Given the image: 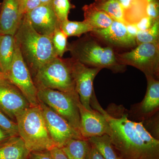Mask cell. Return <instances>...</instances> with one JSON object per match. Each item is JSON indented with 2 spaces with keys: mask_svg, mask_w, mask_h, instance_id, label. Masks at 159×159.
Masks as SVG:
<instances>
[{
  "mask_svg": "<svg viewBox=\"0 0 159 159\" xmlns=\"http://www.w3.org/2000/svg\"><path fill=\"white\" fill-rule=\"evenodd\" d=\"M91 107L101 113L110 127V137L119 159H159V141L154 138L142 122L132 121L128 115L115 113L102 108L93 94Z\"/></svg>",
  "mask_w": 159,
  "mask_h": 159,
  "instance_id": "6da1fadb",
  "label": "cell"
},
{
  "mask_svg": "<svg viewBox=\"0 0 159 159\" xmlns=\"http://www.w3.org/2000/svg\"><path fill=\"white\" fill-rule=\"evenodd\" d=\"M14 37L29 70L31 69L35 73L43 66L58 57L51 37L38 33L25 16Z\"/></svg>",
  "mask_w": 159,
  "mask_h": 159,
  "instance_id": "7a4b0ae2",
  "label": "cell"
},
{
  "mask_svg": "<svg viewBox=\"0 0 159 159\" xmlns=\"http://www.w3.org/2000/svg\"><path fill=\"white\" fill-rule=\"evenodd\" d=\"M19 136L31 152L49 150L55 146L39 105L30 106L15 117Z\"/></svg>",
  "mask_w": 159,
  "mask_h": 159,
  "instance_id": "3957f363",
  "label": "cell"
},
{
  "mask_svg": "<svg viewBox=\"0 0 159 159\" xmlns=\"http://www.w3.org/2000/svg\"><path fill=\"white\" fill-rule=\"evenodd\" d=\"M35 82L38 89H51L77 93L70 62L60 57H55L39 69L35 73Z\"/></svg>",
  "mask_w": 159,
  "mask_h": 159,
  "instance_id": "277c9868",
  "label": "cell"
},
{
  "mask_svg": "<svg viewBox=\"0 0 159 159\" xmlns=\"http://www.w3.org/2000/svg\"><path fill=\"white\" fill-rule=\"evenodd\" d=\"M37 97L39 101L44 103L64 118L80 134L78 94L51 89H38Z\"/></svg>",
  "mask_w": 159,
  "mask_h": 159,
  "instance_id": "5b68a950",
  "label": "cell"
},
{
  "mask_svg": "<svg viewBox=\"0 0 159 159\" xmlns=\"http://www.w3.org/2000/svg\"><path fill=\"white\" fill-rule=\"evenodd\" d=\"M74 60L94 67L115 68L117 59L112 49L102 47L94 41L79 42L70 48Z\"/></svg>",
  "mask_w": 159,
  "mask_h": 159,
  "instance_id": "8992f818",
  "label": "cell"
},
{
  "mask_svg": "<svg viewBox=\"0 0 159 159\" xmlns=\"http://www.w3.org/2000/svg\"><path fill=\"white\" fill-rule=\"evenodd\" d=\"M6 79L20 91L31 106L39 105L38 89L16 43L14 57Z\"/></svg>",
  "mask_w": 159,
  "mask_h": 159,
  "instance_id": "52a82bcc",
  "label": "cell"
},
{
  "mask_svg": "<svg viewBox=\"0 0 159 159\" xmlns=\"http://www.w3.org/2000/svg\"><path fill=\"white\" fill-rule=\"evenodd\" d=\"M124 63L139 69L145 75L154 77L159 70L158 43H142L129 52L119 55Z\"/></svg>",
  "mask_w": 159,
  "mask_h": 159,
  "instance_id": "ba28073f",
  "label": "cell"
},
{
  "mask_svg": "<svg viewBox=\"0 0 159 159\" xmlns=\"http://www.w3.org/2000/svg\"><path fill=\"white\" fill-rule=\"evenodd\" d=\"M46 126L55 146L61 148L72 139H83L64 118L39 101Z\"/></svg>",
  "mask_w": 159,
  "mask_h": 159,
  "instance_id": "9c48e42d",
  "label": "cell"
},
{
  "mask_svg": "<svg viewBox=\"0 0 159 159\" xmlns=\"http://www.w3.org/2000/svg\"><path fill=\"white\" fill-rule=\"evenodd\" d=\"M75 89L82 105L89 110L91 107V98L94 93L93 81L101 68L89 67L77 61H70Z\"/></svg>",
  "mask_w": 159,
  "mask_h": 159,
  "instance_id": "30bf717a",
  "label": "cell"
},
{
  "mask_svg": "<svg viewBox=\"0 0 159 159\" xmlns=\"http://www.w3.org/2000/svg\"><path fill=\"white\" fill-rule=\"evenodd\" d=\"M78 107L80 116V131L83 139L87 140L92 137L109 135V124L102 114L96 110L87 109L80 101Z\"/></svg>",
  "mask_w": 159,
  "mask_h": 159,
  "instance_id": "8fae6325",
  "label": "cell"
},
{
  "mask_svg": "<svg viewBox=\"0 0 159 159\" xmlns=\"http://www.w3.org/2000/svg\"><path fill=\"white\" fill-rule=\"evenodd\" d=\"M31 106L24 95L8 80L0 82V110L11 119Z\"/></svg>",
  "mask_w": 159,
  "mask_h": 159,
  "instance_id": "7c38bea8",
  "label": "cell"
},
{
  "mask_svg": "<svg viewBox=\"0 0 159 159\" xmlns=\"http://www.w3.org/2000/svg\"><path fill=\"white\" fill-rule=\"evenodd\" d=\"M24 16L33 29L42 35L52 37L54 31L60 27V23L52 5H41Z\"/></svg>",
  "mask_w": 159,
  "mask_h": 159,
  "instance_id": "4fadbf2b",
  "label": "cell"
},
{
  "mask_svg": "<svg viewBox=\"0 0 159 159\" xmlns=\"http://www.w3.org/2000/svg\"><path fill=\"white\" fill-rule=\"evenodd\" d=\"M21 0H3L0 13V34H15L23 16L20 11Z\"/></svg>",
  "mask_w": 159,
  "mask_h": 159,
  "instance_id": "5bb4252c",
  "label": "cell"
},
{
  "mask_svg": "<svg viewBox=\"0 0 159 159\" xmlns=\"http://www.w3.org/2000/svg\"><path fill=\"white\" fill-rule=\"evenodd\" d=\"M93 31L104 40L117 47H131L136 44V39L129 34L125 24L117 21L113 20L106 29Z\"/></svg>",
  "mask_w": 159,
  "mask_h": 159,
  "instance_id": "9a60e30c",
  "label": "cell"
},
{
  "mask_svg": "<svg viewBox=\"0 0 159 159\" xmlns=\"http://www.w3.org/2000/svg\"><path fill=\"white\" fill-rule=\"evenodd\" d=\"M147 88L145 97L139 106V111L143 116L150 117L159 108V82L149 75H146Z\"/></svg>",
  "mask_w": 159,
  "mask_h": 159,
  "instance_id": "2e32d148",
  "label": "cell"
},
{
  "mask_svg": "<svg viewBox=\"0 0 159 159\" xmlns=\"http://www.w3.org/2000/svg\"><path fill=\"white\" fill-rule=\"evenodd\" d=\"M30 152L19 136L10 137L0 145V159H29Z\"/></svg>",
  "mask_w": 159,
  "mask_h": 159,
  "instance_id": "e0dca14e",
  "label": "cell"
},
{
  "mask_svg": "<svg viewBox=\"0 0 159 159\" xmlns=\"http://www.w3.org/2000/svg\"><path fill=\"white\" fill-rule=\"evenodd\" d=\"M16 49L14 36L3 34L0 41V70L6 77L10 70Z\"/></svg>",
  "mask_w": 159,
  "mask_h": 159,
  "instance_id": "ac0fdd59",
  "label": "cell"
},
{
  "mask_svg": "<svg viewBox=\"0 0 159 159\" xmlns=\"http://www.w3.org/2000/svg\"><path fill=\"white\" fill-rule=\"evenodd\" d=\"M84 20L94 30L106 29L114 20L105 11L97 9L94 4L86 5L83 8Z\"/></svg>",
  "mask_w": 159,
  "mask_h": 159,
  "instance_id": "d6986e66",
  "label": "cell"
},
{
  "mask_svg": "<svg viewBox=\"0 0 159 159\" xmlns=\"http://www.w3.org/2000/svg\"><path fill=\"white\" fill-rule=\"evenodd\" d=\"M89 143L84 139H72L61 147L68 159H86Z\"/></svg>",
  "mask_w": 159,
  "mask_h": 159,
  "instance_id": "ffe728a7",
  "label": "cell"
},
{
  "mask_svg": "<svg viewBox=\"0 0 159 159\" xmlns=\"http://www.w3.org/2000/svg\"><path fill=\"white\" fill-rule=\"evenodd\" d=\"M96 7L105 11L114 20L128 24L125 20V10L121 3L116 0H97L93 3Z\"/></svg>",
  "mask_w": 159,
  "mask_h": 159,
  "instance_id": "44dd1931",
  "label": "cell"
},
{
  "mask_svg": "<svg viewBox=\"0 0 159 159\" xmlns=\"http://www.w3.org/2000/svg\"><path fill=\"white\" fill-rule=\"evenodd\" d=\"M105 159H119L108 134L92 137L87 139Z\"/></svg>",
  "mask_w": 159,
  "mask_h": 159,
  "instance_id": "7402d4cb",
  "label": "cell"
},
{
  "mask_svg": "<svg viewBox=\"0 0 159 159\" xmlns=\"http://www.w3.org/2000/svg\"><path fill=\"white\" fill-rule=\"evenodd\" d=\"M60 28L67 37L79 36L89 31H93V29L84 20L72 21L67 20L60 23Z\"/></svg>",
  "mask_w": 159,
  "mask_h": 159,
  "instance_id": "603a6c76",
  "label": "cell"
},
{
  "mask_svg": "<svg viewBox=\"0 0 159 159\" xmlns=\"http://www.w3.org/2000/svg\"><path fill=\"white\" fill-rule=\"evenodd\" d=\"M159 34V19L155 21L151 28L144 31H139L136 38L138 45L142 43H158Z\"/></svg>",
  "mask_w": 159,
  "mask_h": 159,
  "instance_id": "cb8c5ba5",
  "label": "cell"
},
{
  "mask_svg": "<svg viewBox=\"0 0 159 159\" xmlns=\"http://www.w3.org/2000/svg\"><path fill=\"white\" fill-rule=\"evenodd\" d=\"M67 37L60 27L54 31L51 37V40L57 57L61 58L64 54L68 50Z\"/></svg>",
  "mask_w": 159,
  "mask_h": 159,
  "instance_id": "d4e9b609",
  "label": "cell"
},
{
  "mask_svg": "<svg viewBox=\"0 0 159 159\" xmlns=\"http://www.w3.org/2000/svg\"><path fill=\"white\" fill-rule=\"evenodd\" d=\"M52 6L60 23L68 20L69 13L72 8L70 0H54Z\"/></svg>",
  "mask_w": 159,
  "mask_h": 159,
  "instance_id": "484cf974",
  "label": "cell"
},
{
  "mask_svg": "<svg viewBox=\"0 0 159 159\" xmlns=\"http://www.w3.org/2000/svg\"><path fill=\"white\" fill-rule=\"evenodd\" d=\"M0 127L4 129L10 137L19 136L16 122H15L0 110Z\"/></svg>",
  "mask_w": 159,
  "mask_h": 159,
  "instance_id": "4316f807",
  "label": "cell"
},
{
  "mask_svg": "<svg viewBox=\"0 0 159 159\" xmlns=\"http://www.w3.org/2000/svg\"><path fill=\"white\" fill-rule=\"evenodd\" d=\"M41 5L40 0H21V13L24 16Z\"/></svg>",
  "mask_w": 159,
  "mask_h": 159,
  "instance_id": "83f0119b",
  "label": "cell"
},
{
  "mask_svg": "<svg viewBox=\"0 0 159 159\" xmlns=\"http://www.w3.org/2000/svg\"><path fill=\"white\" fill-rule=\"evenodd\" d=\"M159 3L157 1L149 2L146 6V15L154 20L158 19L159 15Z\"/></svg>",
  "mask_w": 159,
  "mask_h": 159,
  "instance_id": "f1b7e54d",
  "label": "cell"
},
{
  "mask_svg": "<svg viewBox=\"0 0 159 159\" xmlns=\"http://www.w3.org/2000/svg\"><path fill=\"white\" fill-rule=\"evenodd\" d=\"M155 20L145 15L135 23L139 31H144L151 28Z\"/></svg>",
  "mask_w": 159,
  "mask_h": 159,
  "instance_id": "f546056e",
  "label": "cell"
},
{
  "mask_svg": "<svg viewBox=\"0 0 159 159\" xmlns=\"http://www.w3.org/2000/svg\"><path fill=\"white\" fill-rule=\"evenodd\" d=\"M30 159H54L49 150L31 152H30Z\"/></svg>",
  "mask_w": 159,
  "mask_h": 159,
  "instance_id": "4dcf8cb0",
  "label": "cell"
},
{
  "mask_svg": "<svg viewBox=\"0 0 159 159\" xmlns=\"http://www.w3.org/2000/svg\"><path fill=\"white\" fill-rule=\"evenodd\" d=\"M54 159H68L62 149L54 146L49 150Z\"/></svg>",
  "mask_w": 159,
  "mask_h": 159,
  "instance_id": "1f68e13d",
  "label": "cell"
},
{
  "mask_svg": "<svg viewBox=\"0 0 159 159\" xmlns=\"http://www.w3.org/2000/svg\"><path fill=\"white\" fill-rule=\"evenodd\" d=\"M86 159H105L93 145L89 143V147Z\"/></svg>",
  "mask_w": 159,
  "mask_h": 159,
  "instance_id": "d6a6232c",
  "label": "cell"
},
{
  "mask_svg": "<svg viewBox=\"0 0 159 159\" xmlns=\"http://www.w3.org/2000/svg\"><path fill=\"white\" fill-rule=\"evenodd\" d=\"M127 32L131 37L136 39L139 30L136 23H128L125 25Z\"/></svg>",
  "mask_w": 159,
  "mask_h": 159,
  "instance_id": "836d02e7",
  "label": "cell"
},
{
  "mask_svg": "<svg viewBox=\"0 0 159 159\" xmlns=\"http://www.w3.org/2000/svg\"><path fill=\"white\" fill-rule=\"evenodd\" d=\"M121 3L124 10L129 9L135 3V0H116Z\"/></svg>",
  "mask_w": 159,
  "mask_h": 159,
  "instance_id": "e575fe53",
  "label": "cell"
},
{
  "mask_svg": "<svg viewBox=\"0 0 159 159\" xmlns=\"http://www.w3.org/2000/svg\"><path fill=\"white\" fill-rule=\"evenodd\" d=\"M9 134L3 129L2 128L0 127V145L8 140L10 138Z\"/></svg>",
  "mask_w": 159,
  "mask_h": 159,
  "instance_id": "d590c367",
  "label": "cell"
},
{
  "mask_svg": "<svg viewBox=\"0 0 159 159\" xmlns=\"http://www.w3.org/2000/svg\"><path fill=\"white\" fill-rule=\"evenodd\" d=\"M41 5H52L54 0H40Z\"/></svg>",
  "mask_w": 159,
  "mask_h": 159,
  "instance_id": "8d00e7d4",
  "label": "cell"
},
{
  "mask_svg": "<svg viewBox=\"0 0 159 159\" xmlns=\"http://www.w3.org/2000/svg\"><path fill=\"white\" fill-rule=\"evenodd\" d=\"M7 80L5 79L2 77H0V82H3V81H5Z\"/></svg>",
  "mask_w": 159,
  "mask_h": 159,
  "instance_id": "74e56055",
  "label": "cell"
},
{
  "mask_svg": "<svg viewBox=\"0 0 159 159\" xmlns=\"http://www.w3.org/2000/svg\"><path fill=\"white\" fill-rule=\"evenodd\" d=\"M0 77H3V78H5V79H6V78H5V77H4V75H3L2 73V72H1V70H0Z\"/></svg>",
  "mask_w": 159,
  "mask_h": 159,
  "instance_id": "f35d334b",
  "label": "cell"
},
{
  "mask_svg": "<svg viewBox=\"0 0 159 159\" xmlns=\"http://www.w3.org/2000/svg\"><path fill=\"white\" fill-rule=\"evenodd\" d=\"M147 2H153V1H157L158 0H145Z\"/></svg>",
  "mask_w": 159,
  "mask_h": 159,
  "instance_id": "ab89813d",
  "label": "cell"
},
{
  "mask_svg": "<svg viewBox=\"0 0 159 159\" xmlns=\"http://www.w3.org/2000/svg\"><path fill=\"white\" fill-rule=\"evenodd\" d=\"M2 34H0V41H1V38H2Z\"/></svg>",
  "mask_w": 159,
  "mask_h": 159,
  "instance_id": "60d3db41",
  "label": "cell"
}]
</instances>
